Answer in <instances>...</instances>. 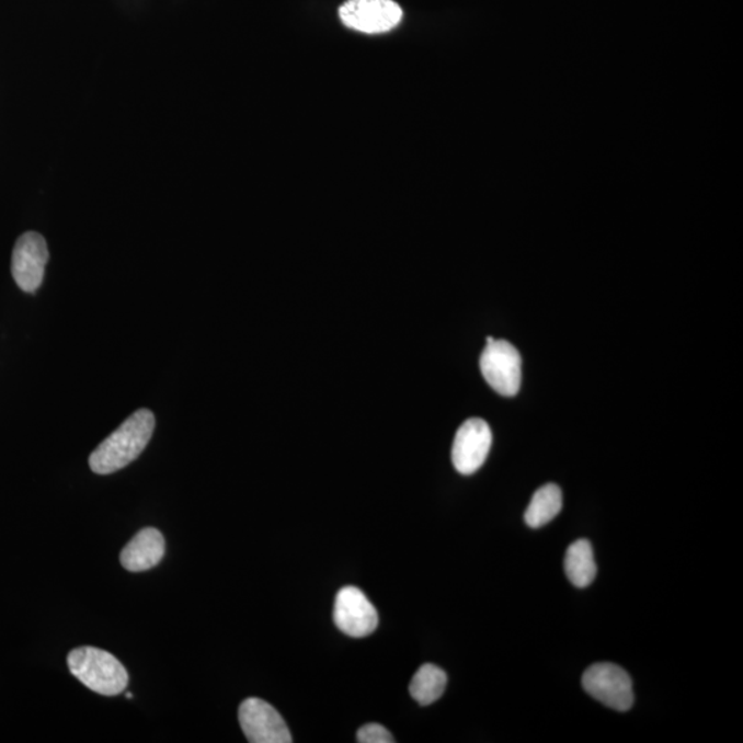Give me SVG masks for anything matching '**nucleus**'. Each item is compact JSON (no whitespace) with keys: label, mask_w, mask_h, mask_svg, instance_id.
Masks as SVG:
<instances>
[{"label":"nucleus","mask_w":743,"mask_h":743,"mask_svg":"<svg viewBox=\"0 0 743 743\" xmlns=\"http://www.w3.org/2000/svg\"><path fill=\"white\" fill-rule=\"evenodd\" d=\"M339 15L347 28L376 35L395 30L403 13L395 0H347Z\"/></svg>","instance_id":"nucleus-5"},{"label":"nucleus","mask_w":743,"mask_h":743,"mask_svg":"<svg viewBox=\"0 0 743 743\" xmlns=\"http://www.w3.org/2000/svg\"><path fill=\"white\" fill-rule=\"evenodd\" d=\"M492 431L482 419H470L457 430L451 461L462 476H471L483 466L492 448Z\"/></svg>","instance_id":"nucleus-9"},{"label":"nucleus","mask_w":743,"mask_h":743,"mask_svg":"<svg viewBox=\"0 0 743 743\" xmlns=\"http://www.w3.org/2000/svg\"><path fill=\"white\" fill-rule=\"evenodd\" d=\"M333 619L344 635L357 639L369 637L379 624L375 606L355 586H344L338 592Z\"/></svg>","instance_id":"nucleus-7"},{"label":"nucleus","mask_w":743,"mask_h":743,"mask_svg":"<svg viewBox=\"0 0 743 743\" xmlns=\"http://www.w3.org/2000/svg\"><path fill=\"white\" fill-rule=\"evenodd\" d=\"M357 741L361 743H392L395 736L386 727L380 724H366L357 732Z\"/></svg>","instance_id":"nucleus-14"},{"label":"nucleus","mask_w":743,"mask_h":743,"mask_svg":"<svg viewBox=\"0 0 743 743\" xmlns=\"http://www.w3.org/2000/svg\"><path fill=\"white\" fill-rule=\"evenodd\" d=\"M48 262V248L45 237L28 231L15 242L12 258V274L15 284L26 294H35L41 288Z\"/></svg>","instance_id":"nucleus-8"},{"label":"nucleus","mask_w":743,"mask_h":743,"mask_svg":"<svg viewBox=\"0 0 743 743\" xmlns=\"http://www.w3.org/2000/svg\"><path fill=\"white\" fill-rule=\"evenodd\" d=\"M481 370L484 380L500 396L518 395L522 381V358L518 350L505 341L487 344L481 355Z\"/></svg>","instance_id":"nucleus-4"},{"label":"nucleus","mask_w":743,"mask_h":743,"mask_svg":"<svg viewBox=\"0 0 743 743\" xmlns=\"http://www.w3.org/2000/svg\"><path fill=\"white\" fill-rule=\"evenodd\" d=\"M564 570L567 575L574 586L578 588H585L592 584L596 578V563L594 558V549L591 542L581 538L568 548L567 557H564Z\"/></svg>","instance_id":"nucleus-11"},{"label":"nucleus","mask_w":743,"mask_h":743,"mask_svg":"<svg viewBox=\"0 0 743 743\" xmlns=\"http://www.w3.org/2000/svg\"><path fill=\"white\" fill-rule=\"evenodd\" d=\"M155 425V414L149 409H139L133 413L91 454V470L99 476H110L130 465L147 448Z\"/></svg>","instance_id":"nucleus-1"},{"label":"nucleus","mask_w":743,"mask_h":743,"mask_svg":"<svg viewBox=\"0 0 743 743\" xmlns=\"http://www.w3.org/2000/svg\"><path fill=\"white\" fill-rule=\"evenodd\" d=\"M446 685H448L446 673L438 666L425 664L414 673L409 693L414 701L425 707L443 697Z\"/></svg>","instance_id":"nucleus-13"},{"label":"nucleus","mask_w":743,"mask_h":743,"mask_svg":"<svg viewBox=\"0 0 743 743\" xmlns=\"http://www.w3.org/2000/svg\"><path fill=\"white\" fill-rule=\"evenodd\" d=\"M563 507L562 490L558 484L548 483L538 489L533 495L529 507L525 513V522L531 529L546 526L557 518Z\"/></svg>","instance_id":"nucleus-12"},{"label":"nucleus","mask_w":743,"mask_h":743,"mask_svg":"<svg viewBox=\"0 0 743 743\" xmlns=\"http://www.w3.org/2000/svg\"><path fill=\"white\" fill-rule=\"evenodd\" d=\"M127 698H128V699H132V698H133V694H132V693H127Z\"/></svg>","instance_id":"nucleus-15"},{"label":"nucleus","mask_w":743,"mask_h":743,"mask_svg":"<svg viewBox=\"0 0 743 743\" xmlns=\"http://www.w3.org/2000/svg\"><path fill=\"white\" fill-rule=\"evenodd\" d=\"M72 675L91 691L101 696H118L126 690L128 673L115 655L95 648L75 649L68 655Z\"/></svg>","instance_id":"nucleus-2"},{"label":"nucleus","mask_w":743,"mask_h":743,"mask_svg":"<svg viewBox=\"0 0 743 743\" xmlns=\"http://www.w3.org/2000/svg\"><path fill=\"white\" fill-rule=\"evenodd\" d=\"M583 687L591 697L618 712L632 708V678L621 666L608 662L590 666L583 676Z\"/></svg>","instance_id":"nucleus-3"},{"label":"nucleus","mask_w":743,"mask_h":743,"mask_svg":"<svg viewBox=\"0 0 743 743\" xmlns=\"http://www.w3.org/2000/svg\"><path fill=\"white\" fill-rule=\"evenodd\" d=\"M239 721L248 742H293V735H290L282 715L261 698H248L240 705Z\"/></svg>","instance_id":"nucleus-6"},{"label":"nucleus","mask_w":743,"mask_h":743,"mask_svg":"<svg viewBox=\"0 0 743 743\" xmlns=\"http://www.w3.org/2000/svg\"><path fill=\"white\" fill-rule=\"evenodd\" d=\"M165 552L163 535L155 527H147L134 536L123 548L121 562L128 572L139 573L158 567Z\"/></svg>","instance_id":"nucleus-10"}]
</instances>
